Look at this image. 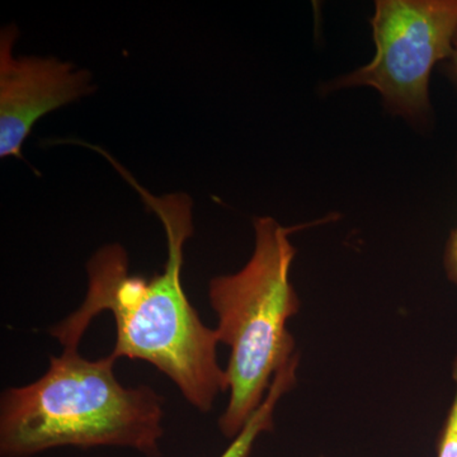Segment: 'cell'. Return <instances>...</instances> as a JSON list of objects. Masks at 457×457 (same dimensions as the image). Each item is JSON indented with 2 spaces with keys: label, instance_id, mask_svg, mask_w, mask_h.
I'll list each match as a JSON object with an SVG mask.
<instances>
[{
  "label": "cell",
  "instance_id": "obj_3",
  "mask_svg": "<svg viewBox=\"0 0 457 457\" xmlns=\"http://www.w3.org/2000/svg\"><path fill=\"white\" fill-rule=\"evenodd\" d=\"M273 218H255L253 254L242 270L213 278L209 299L218 317L219 343L230 350L225 369L228 403L219 418L222 436L234 440L261 407L286 361L296 353L287 323L300 311L291 282L296 248L291 234Z\"/></svg>",
  "mask_w": 457,
  "mask_h": 457
},
{
  "label": "cell",
  "instance_id": "obj_7",
  "mask_svg": "<svg viewBox=\"0 0 457 457\" xmlns=\"http://www.w3.org/2000/svg\"><path fill=\"white\" fill-rule=\"evenodd\" d=\"M453 378L456 385L455 396L438 436L437 457H457V354L453 362Z\"/></svg>",
  "mask_w": 457,
  "mask_h": 457
},
{
  "label": "cell",
  "instance_id": "obj_9",
  "mask_svg": "<svg viewBox=\"0 0 457 457\" xmlns=\"http://www.w3.org/2000/svg\"><path fill=\"white\" fill-rule=\"evenodd\" d=\"M447 71H449L451 79H453L457 86V33L455 36V40H453V55H451V62L449 68H447Z\"/></svg>",
  "mask_w": 457,
  "mask_h": 457
},
{
  "label": "cell",
  "instance_id": "obj_2",
  "mask_svg": "<svg viewBox=\"0 0 457 457\" xmlns=\"http://www.w3.org/2000/svg\"><path fill=\"white\" fill-rule=\"evenodd\" d=\"M113 354L90 361L78 347L51 357L38 380L0 399V455L31 457L56 447H123L161 457L164 400L152 387H125Z\"/></svg>",
  "mask_w": 457,
  "mask_h": 457
},
{
  "label": "cell",
  "instance_id": "obj_4",
  "mask_svg": "<svg viewBox=\"0 0 457 457\" xmlns=\"http://www.w3.org/2000/svg\"><path fill=\"white\" fill-rule=\"evenodd\" d=\"M371 25L372 62L338 78L328 89L371 87L390 112L423 125L431 112L433 66L453 55L457 0H378Z\"/></svg>",
  "mask_w": 457,
  "mask_h": 457
},
{
  "label": "cell",
  "instance_id": "obj_1",
  "mask_svg": "<svg viewBox=\"0 0 457 457\" xmlns=\"http://www.w3.org/2000/svg\"><path fill=\"white\" fill-rule=\"evenodd\" d=\"M123 179L139 192L167 234L168 258L162 272L145 278L131 275L122 245L102 246L87 262L88 290L82 305L50 335L64 347H79L93 319L104 312L113 315L117 360L128 357L152 363L168 376L189 404L212 411L219 394L228 392L225 370L219 366L216 330L206 327L189 303L182 285L185 245L194 234L192 200L186 194L154 196L112 156L96 146Z\"/></svg>",
  "mask_w": 457,
  "mask_h": 457
},
{
  "label": "cell",
  "instance_id": "obj_5",
  "mask_svg": "<svg viewBox=\"0 0 457 457\" xmlns=\"http://www.w3.org/2000/svg\"><path fill=\"white\" fill-rule=\"evenodd\" d=\"M17 29L0 36V158L22 159V147L45 114L95 90L90 75L55 57H16Z\"/></svg>",
  "mask_w": 457,
  "mask_h": 457
},
{
  "label": "cell",
  "instance_id": "obj_6",
  "mask_svg": "<svg viewBox=\"0 0 457 457\" xmlns=\"http://www.w3.org/2000/svg\"><path fill=\"white\" fill-rule=\"evenodd\" d=\"M300 359L293 357L281 366L273 378L272 384L266 398L261 407L255 411L253 416L248 420L245 428L240 431L230 446L225 450L220 457H249L254 449L255 442L263 433L273 431V416L276 405L286 393L294 389L296 385L297 363Z\"/></svg>",
  "mask_w": 457,
  "mask_h": 457
},
{
  "label": "cell",
  "instance_id": "obj_8",
  "mask_svg": "<svg viewBox=\"0 0 457 457\" xmlns=\"http://www.w3.org/2000/svg\"><path fill=\"white\" fill-rule=\"evenodd\" d=\"M445 269L447 278L457 286V228L451 233L445 252Z\"/></svg>",
  "mask_w": 457,
  "mask_h": 457
}]
</instances>
